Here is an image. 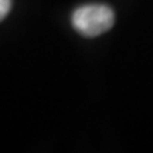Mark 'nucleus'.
<instances>
[{"instance_id": "nucleus-1", "label": "nucleus", "mask_w": 153, "mask_h": 153, "mask_svg": "<svg viewBox=\"0 0 153 153\" xmlns=\"http://www.w3.org/2000/svg\"><path fill=\"white\" fill-rule=\"evenodd\" d=\"M72 26L85 37H95L108 31L115 22L112 9L106 4H85L72 13Z\"/></svg>"}, {"instance_id": "nucleus-2", "label": "nucleus", "mask_w": 153, "mask_h": 153, "mask_svg": "<svg viewBox=\"0 0 153 153\" xmlns=\"http://www.w3.org/2000/svg\"><path fill=\"white\" fill-rule=\"evenodd\" d=\"M11 9V0H0V22L4 19Z\"/></svg>"}]
</instances>
